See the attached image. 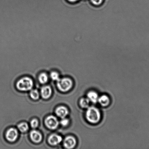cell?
<instances>
[{
  "label": "cell",
  "mask_w": 149,
  "mask_h": 149,
  "mask_svg": "<svg viewBox=\"0 0 149 149\" xmlns=\"http://www.w3.org/2000/svg\"><path fill=\"white\" fill-rule=\"evenodd\" d=\"M85 116L87 121L92 124L97 123L101 119L100 111L97 108L94 107H90L87 108Z\"/></svg>",
  "instance_id": "1"
},
{
  "label": "cell",
  "mask_w": 149,
  "mask_h": 149,
  "mask_svg": "<svg viewBox=\"0 0 149 149\" xmlns=\"http://www.w3.org/2000/svg\"><path fill=\"white\" fill-rule=\"evenodd\" d=\"M33 82L31 79L25 77L20 79L17 82V87L19 90L21 91H28L33 87Z\"/></svg>",
  "instance_id": "2"
},
{
  "label": "cell",
  "mask_w": 149,
  "mask_h": 149,
  "mask_svg": "<svg viewBox=\"0 0 149 149\" xmlns=\"http://www.w3.org/2000/svg\"><path fill=\"white\" fill-rule=\"evenodd\" d=\"M57 81V86L58 88L62 92L69 91L73 86L72 81L69 78L59 79Z\"/></svg>",
  "instance_id": "3"
},
{
  "label": "cell",
  "mask_w": 149,
  "mask_h": 149,
  "mask_svg": "<svg viewBox=\"0 0 149 149\" xmlns=\"http://www.w3.org/2000/svg\"><path fill=\"white\" fill-rule=\"evenodd\" d=\"M45 124L48 128L51 130H55L57 127L59 122L55 116L51 115L48 116L45 119Z\"/></svg>",
  "instance_id": "4"
},
{
  "label": "cell",
  "mask_w": 149,
  "mask_h": 149,
  "mask_svg": "<svg viewBox=\"0 0 149 149\" xmlns=\"http://www.w3.org/2000/svg\"><path fill=\"white\" fill-rule=\"evenodd\" d=\"M6 138L10 142H14L17 139L18 137V132L17 130L14 128H10L7 131Z\"/></svg>",
  "instance_id": "5"
},
{
  "label": "cell",
  "mask_w": 149,
  "mask_h": 149,
  "mask_svg": "<svg viewBox=\"0 0 149 149\" xmlns=\"http://www.w3.org/2000/svg\"><path fill=\"white\" fill-rule=\"evenodd\" d=\"M76 141L74 137L68 136L66 138L64 141V146L66 148L72 149L75 147Z\"/></svg>",
  "instance_id": "6"
},
{
  "label": "cell",
  "mask_w": 149,
  "mask_h": 149,
  "mask_svg": "<svg viewBox=\"0 0 149 149\" xmlns=\"http://www.w3.org/2000/svg\"><path fill=\"white\" fill-rule=\"evenodd\" d=\"M62 141V138L60 136L57 134H52L48 139V142L52 146H55L59 144Z\"/></svg>",
  "instance_id": "7"
},
{
  "label": "cell",
  "mask_w": 149,
  "mask_h": 149,
  "mask_svg": "<svg viewBox=\"0 0 149 149\" xmlns=\"http://www.w3.org/2000/svg\"><path fill=\"white\" fill-rule=\"evenodd\" d=\"M69 113L68 109L64 106H60L55 110V113L57 116L61 118H65Z\"/></svg>",
  "instance_id": "8"
},
{
  "label": "cell",
  "mask_w": 149,
  "mask_h": 149,
  "mask_svg": "<svg viewBox=\"0 0 149 149\" xmlns=\"http://www.w3.org/2000/svg\"><path fill=\"white\" fill-rule=\"evenodd\" d=\"M30 137L32 141L35 143H38L41 141L42 136L40 132L37 131L33 130L31 132Z\"/></svg>",
  "instance_id": "9"
},
{
  "label": "cell",
  "mask_w": 149,
  "mask_h": 149,
  "mask_svg": "<svg viewBox=\"0 0 149 149\" xmlns=\"http://www.w3.org/2000/svg\"><path fill=\"white\" fill-rule=\"evenodd\" d=\"M52 90L49 86H45L42 88L41 90V94L42 97L45 99L49 98L52 95Z\"/></svg>",
  "instance_id": "10"
},
{
  "label": "cell",
  "mask_w": 149,
  "mask_h": 149,
  "mask_svg": "<svg viewBox=\"0 0 149 149\" xmlns=\"http://www.w3.org/2000/svg\"><path fill=\"white\" fill-rule=\"evenodd\" d=\"M87 98L90 102L93 103H96L98 101L99 96L98 94L96 92L90 91L89 92L87 95Z\"/></svg>",
  "instance_id": "11"
},
{
  "label": "cell",
  "mask_w": 149,
  "mask_h": 149,
  "mask_svg": "<svg viewBox=\"0 0 149 149\" xmlns=\"http://www.w3.org/2000/svg\"><path fill=\"white\" fill-rule=\"evenodd\" d=\"M99 103L101 106L106 107L108 106L110 103V100L109 97L106 95H103L99 97L98 101Z\"/></svg>",
  "instance_id": "12"
},
{
  "label": "cell",
  "mask_w": 149,
  "mask_h": 149,
  "mask_svg": "<svg viewBox=\"0 0 149 149\" xmlns=\"http://www.w3.org/2000/svg\"><path fill=\"white\" fill-rule=\"evenodd\" d=\"M90 101L87 98H83L80 100V104L81 107L88 108L90 106Z\"/></svg>",
  "instance_id": "13"
},
{
  "label": "cell",
  "mask_w": 149,
  "mask_h": 149,
  "mask_svg": "<svg viewBox=\"0 0 149 149\" xmlns=\"http://www.w3.org/2000/svg\"><path fill=\"white\" fill-rule=\"evenodd\" d=\"M39 82L42 84H45L48 81V74L46 73L42 72L39 74L38 77Z\"/></svg>",
  "instance_id": "14"
},
{
  "label": "cell",
  "mask_w": 149,
  "mask_h": 149,
  "mask_svg": "<svg viewBox=\"0 0 149 149\" xmlns=\"http://www.w3.org/2000/svg\"><path fill=\"white\" fill-rule=\"evenodd\" d=\"M17 128L19 130L22 132H24L27 131L29 129L28 125L26 123H22L19 124Z\"/></svg>",
  "instance_id": "15"
},
{
  "label": "cell",
  "mask_w": 149,
  "mask_h": 149,
  "mask_svg": "<svg viewBox=\"0 0 149 149\" xmlns=\"http://www.w3.org/2000/svg\"><path fill=\"white\" fill-rule=\"evenodd\" d=\"M30 96L31 98L34 100H37L39 97V92L36 90H32L30 92Z\"/></svg>",
  "instance_id": "16"
},
{
  "label": "cell",
  "mask_w": 149,
  "mask_h": 149,
  "mask_svg": "<svg viewBox=\"0 0 149 149\" xmlns=\"http://www.w3.org/2000/svg\"><path fill=\"white\" fill-rule=\"evenodd\" d=\"M50 76L51 79L53 80H56V81H57L60 79L59 74L56 71H52L51 72Z\"/></svg>",
  "instance_id": "17"
},
{
  "label": "cell",
  "mask_w": 149,
  "mask_h": 149,
  "mask_svg": "<svg viewBox=\"0 0 149 149\" xmlns=\"http://www.w3.org/2000/svg\"><path fill=\"white\" fill-rule=\"evenodd\" d=\"M30 125L32 128H36L38 126V122L37 120L34 119L31 121Z\"/></svg>",
  "instance_id": "18"
},
{
  "label": "cell",
  "mask_w": 149,
  "mask_h": 149,
  "mask_svg": "<svg viewBox=\"0 0 149 149\" xmlns=\"http://www.w3.org/2000/svg\"><path fill=\"white\" fill-rule=\"evenodd\" d=\"M69 121L66 118H62V120L60 121V123L63 126H66L69 124Z\"/></svg>",
  "instance_id": "19"
},
{
  "label": "cell",
  "mask_w": 149,
  "mask_h": 149,
  "mask_svg": "<svg viewBox=\"0 0 149 149\" xmlns=\"http://www.w3.org/2000/svg\"><path fill=\"white\" fill-rule=\"evenodd\" d=\"M103 0H91L92 3L96 6L100 5L103 3Z\"/></svg>",
  "instance_id": "20"
},
{
  "label": "cell",
  "mask_w": 149,
  "mask_h": 149,
  "mask_svg": "<svg viewBox=\"0 0 149 149\" xmlns=\"http://www.w3.org/2000/svg\"><path fill=\"white\" fill-rule=\"evenodd\" d=\"M66 1L69 3L73 4L77 2L78 1V0H66Z\"/></svg>",
  "instance_id": "21"
}]
</instances>
